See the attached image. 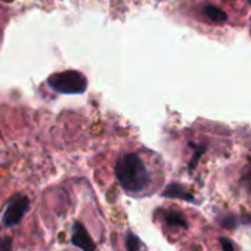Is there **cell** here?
I'll return each instance as SVG.
<instances>
[{"instance_id": "obj_7", "label": "cell", "mask_w": 251, "mask_h": 251, "mask_svg": "<svg viewBox=\"0 0 251 251\" xmlns=\"http://www.w3.org/2000/svg\"><path fill=\"white\" fill-rule=\"evenodd\" d=\"M204 14H205V17H208L216 24H223L226 21V14L216 6H205Z\"/></svg>"}, {"instance_id": "obj_2", "label": "cell", "mask_w": 251, "mask_h": 251, "mask_svg": "<svg viewBox=\"0 0 251 251\" xmlns=\"http://www.w3.org/2000/svg\"><path fill=\"white\" fill-rule=\"evenodd\" d=\"M49 86L59 93H83L87 87L86 77L78 71L56 73L49 78Z\"/></svg>"}, {"instance_id": "obj_8", "label": "cell", "mask_w": 251, "mask_h": 251, "mask_svg": "<svg viewBox=\"0 0 251 251\" xmlns=\"http://www.w3.org/2000/svg\"><path fill=\"white\" fill-rule=\"evenodd\" d=\"M126 245H127V250L129 251H139L141 242H139V239H138L136 235H133L132 232H129L127 236H126Z\"/></svg>"}, {"instance_id": "obj_10", "label": "cell", "mask_w": 251, "mask_h": 251, "mask_svg": "<svg viewBox=\"0 0 251 251\" xmlns=\"http://www.w3.org/2000/svg\"><path fill=\"white\" fill-rule=\"evenodd\" d=\"M11 248H12V239L11 238L0 239V251H11Z\"/></svg>"}, {"instance_id": "obj_9", "label": "cell", "mask_w": 251, "mask_h": 251, "mask_svg": "<svg viewBox=\"0 0 251 251\" xmlns=\"http://www.w3.org/2000/svg\"><path fill=\"white\" fill-rule=\"evenodd\" d=\"M241 182H242L244 188L247 189V192L251 195V163L244 169V173H242Z\"/></svg>"}, {"instance_id": "obj_11", "label": "cell", "mask_w": 251, "mask_h": 251, "mask_svg": "<svg viewBox=\"0 0 251 251\" xmlns=\"http://www.w3.org/2000/svg\"><path fill=\"white\" fill-rule=\"evenodd\" d=\"M220 242H222V250H223V251H235L233 244H232L229 239H226V238H220Z\"/></svg>"}, {"instance_id": "obj_1", "label": "cell", "mask_w": 251, "mask_h": 251, "mask_svg": "<svg viewBox=\"0 0 251 251\" xmlns=\"http://www.w3.org/2000/svg\"><path fill=\"white\" fill-rule=\"evenodd\" d=\"M115 175L121 188L130 194L144 192L151 183L148 169L144 160L136 154L123 155L117 163Z\"/></svg>"}, {"instance_id": "obj_12", "label": "cell", "mask_w": 251, "mask_h": 251, "mask_svg": "<svg viewBox=\"0 0 251 251\" xmlns=\"http://www.w3.org/2000/svg\"><path fill=\"white\" fill-rule=\"evenodd\" d=\"M5 2H12V0H5Z\"/></svg>"}, {"instance_id": "obj_5", "label": "cell", "mask_w": 251, "mask_h": 251, "mask_svg": "<svg viewBox=\"0 0 251 251\" xmlns=\"http://www.w3.org/2000/svg\"><path fill=\"white\" fill-rule=\"evenodd\" d=\"M164 222H166L169 226H173V227H186V226H188L185 217H183L179 211H175V210L166 211V214H164Z\"/></svg>"}, {"instance_id": "obj_4", "label": "cell", "mask_w": 251, "mask_h": 251, "mask_svg": "<svg viewBox=\"0 0 251 251\" xmlns=\"http://www.w3.org/2000/svg\"><path fill=\"white\" fill-rule=\"evenodd\" d=\"M71 241H73V244L75 247L81 248L83 251H95L96 250V244L93 242V239L87 233L86 227L80 222H75L74 226H73V238H71Z\"/></svg>"}, {"instance_id": "obj_3", "label": "cell", "mask_w": 251, "mask_h": 251, "mask_svg": "<svg viewBox=\"0 0 251 251\" xmlns=\"http://www.w3.org/2000/svg\"><path fill=\"white\" fill-rule=\"evenodd\" d=\"M28 205H30V201H28L27 197H24V195H15L9 201L8 207H6V211H5V216H3L5 225L9 226V227L11 226H17L23 220L24 214L27 213Z\"/></svg>"}, {"instance_id": "obj_6", "label": "cell", "mask_w": 251, "mask_h": 251, "mask_svg": "<svg viewBox=\"0 0 251 251\" xmlns=\"http://www.w3.org/2000/svg\"><path fill=\"white\" fill-rule=\"evenodd\" d=\"M164 195L166 197H170V198H182V200H186V201H191L192 200V195L186 189H183L182 186H179V185H170L166 189Z\"/></svg>"}]
</instances>
